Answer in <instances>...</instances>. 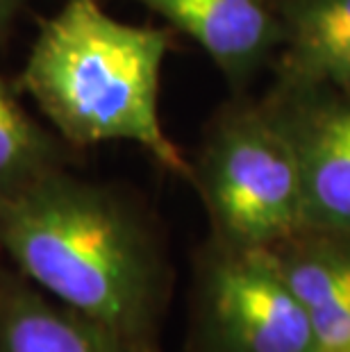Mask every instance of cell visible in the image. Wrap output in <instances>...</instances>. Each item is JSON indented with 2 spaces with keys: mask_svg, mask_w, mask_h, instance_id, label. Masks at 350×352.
I'll use <instances>...</instances> for the list:
<instances>
[{
  "mask_svg": "<svg viewBox=\"0 0 350 352\" xmlns=\"http://www.w3.org/2000/svg\"><path fill=\"white\" fill-rule=\"evenodd\" d=\"M0 250L57 302L137 352H160L166 254L148 219L121 193L50 170L0 198Z\"/></svg>",
  "mask_w": 350,
  "mask_h": 352,
  "instance_id": "obj_1",
  "label": "cell"
},
{
  "mask_svg": "<svg viewBox=\"0 0 350 352\" xmlns=\"http://www.w3.org/2000/svg\"><path fill=\"white\" fill-rule=\"evenodd\" d=\"M168 50L166 30L118 21L98 0H66L41 23L21 85L71 144H135L191 179L160 116Z\"/></svg>",
  "mask_w": 350,
  "mask_h": 352,
  "instance_id": "obj_2",
  "label": "cell"
},
{
  "mask_svg": "<svg viewBox=\"0 0 350 352\" xmlns=\"http://www.w3.org/2000/svg\"><path fill=\"white\" fill-rule=\"evenodd\" d=\"M189 182L219 243L271 250L307 228L300 157L266 98L237 94L216 114Z\"/></svg>",
  "mask_w": 350,
  "mask_h": 352,
  "instance_id": "obj_3",
  "label": "cell"
},
{
  "mask_svg": "<svg viewBox=\"0 0 350 352\" xmlns=\"http://www.w3.org/2000/svg\"><path fill=\"white\" fill-rule=\"evenodd\" d=\"M189 341L191 352H321L269 250L214 239L196 257Z\"/></svg>",
  "mask_w": 350,
  "mask_h": 352,
  "instance_id": "obj_4",
  "label": "cell"
},
{
  "mask_svg": "<svg viewBox=\"0 0 350 352\" xmlns=\"http://www.w3.org/2000/svg\"><path fill=\"white\" fill-rule=\"evenodd\" d=\"M264 98L300 157L307 228L350 232V91L273 85Z\"/></svg>",
  "mask_w": 350,
  "mask_h": 352,
  "instance_id": "obj_5",
  "label": "cell"
},
{
  "mask_svg": "<svg viewBox=\"0 0 350 352\" xmlns=\"http://www.w3.org/2000/svg\"><path fill=\"white\" fill-rule=\"evenodd\" d=\"M196 41L234 94L278 57V0H135Z\"/></svg>",
  "mask_w": 350,
  "mask_h": 352,
  "instance_id": "obj_6",
  "label": "cell"
},
{
  "mask_svg": "<svg viewBox=\"0 0 350 352\" xmlns=\"http://www.w3.org/2000/svg\"><path fill=\"white\" fill-rule=\"evenodd\" d=\"M321 352H350V232L305 228L269 250Z\"/></svg>",
  "mask_w": 350,
  "mask_h": 352,
  "instance_id": "obj_7",
  "label": "cell"
},
{
  "mask_svg": "<svg viewBox=\"0 0 350 352\" xmlns=\"http://www.w3.org/2000/svg\"><path fill=\"white\" fill-rule=\"evenodd\" d=\"M0 352H137L96 320L57 302L17 268L0 266Z\"/></svg>",
  "mask_w": 350,
  "mask_h": 352,
  "instance_id": "obj_8",
  "label": "cell"
},
{
  "mask_svg": "<svg viewBox=\"0 0 350 352\" xmlns=\"http://www.w3.org/2000/svg\"><path fill=\"white\" fill-rule=\"evenodd\" d=\"M275 85L350 91V0H278Z\"/></svg>",
  "mask_w": 350,
  "mask_h": 352,
  "instance_id": "obj_9",
  "label": "cell"
},
{
  "mask_svg": "<svg viewBox=\"0 0 350 352\" xmlns=\"http://www.w3.org/2000/svg\"><path fill=\"white\" fill-rule=\"evenodd\" d=\"M53 139L21 107L0 78V198L59 168Z\"/></svg>",
  "mask_w": 350,
  "mask_h": 352,
  "instance_id": "obj_10",
  "label": "cell"
},
{
  "mask_svg": "<svg viewBox=\"0 0 350 352\" xmlns=\"http://www.w3.org/2000/svg\"><path fill=\"white\" fill-rule=\"evenodd\" d=\"M19 3H21V0H0V25L10 19V14L17 10Z\"/></svg>",
  "mask_w": 350,
  "mask_h": 352,
  "instance_id": "obj_11",
  "label": "cell"
}]
</instances>
